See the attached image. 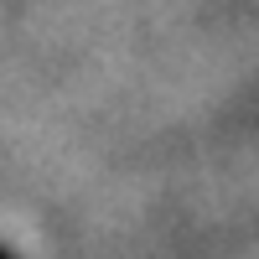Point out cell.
I'll return each mask as SVG.
<instances>
[{
  "mask_svg": "<svg viewBox=\"0 0 259 259\" xmlns=\"http://www.w3.org/2000/svg\"><path fill=\"white\" fill-rule=\"evenodd\" d=\"M0 259H16V254H11V249H0Z\"/></svg>",
  "mask_w": 259,
  "mask_h": 259,
  "instance_id": "6da1fadb",
  "label": "cell"
}]
</instances>
